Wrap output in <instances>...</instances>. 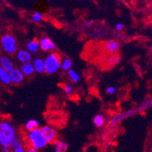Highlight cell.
Segmentation results:
<instances>
[{"label": "cell", "instance_id": "cell-18", "mask_svg": "<svg viewBox=\"0 0 152 152\" xmlns=\"http://www.w3.org/2000/svg\"><path fill=\"white\" fill-rule=\"evenodd\" d=\"M23 147H24V142H23V141L21 139H20V138H17L12 143L11 149H12V151H15Z\"/></svg>", "mask_w": 152, "mask_h": 152}, {"label": "cell", "instance_id": "cell-28", "mask_svg": "<svg viewBox=\"0 0 152 152\" xmlns=\"http://www.w3.org/2000/svg\"><path fill=\"white\" fill-rule=\"evenodd\" d=\"M115 28L117 31H121V30L124 28V25L123 24V23H117V25H116Z\"/></svg>", "mask_w": 152, "mask_h": 152}, {"label": "cell", "instance_id": "cell-3", "mask_svg": "<svg viewBox=\"0 0 152 152\" xmlns=\"http://www.w3.org/2000/svg\"><path fill=\"white\" fill-rule=\"evenodd\" d=\"M45 72L48 74H53L61 68V61L60 55L56 52L49 54L45 59Z\"/></svg>", "mask_w": 152, "mask_h": 152}, {"label": "cell", "instance_id": "cell-7", "mask_svg": "<svg viewBox=\"0 0 152 152\" xmlns=\"http://www.w3.org/2000/svg\"><path fill=\"white\" fill-rule=\"evenodd\" d=\"M16 58L20 61L22 64H23L31 63L32 61V55L29 51L25 50V49H20L18 51L16 54Z\"/></svg>", "mask_w": 152, "mask_h": 152}, {"label": "cell", "instance_id": "cell-27", "mask_svg": "<svg viewBox=\"0 0 152 152\" xmlns=\"http://www.w3.org/2000/svg\"><path fill=\"white\" fill-rule=\"evenodd\" d=\"M94 23V20H92H92H89V21H86L83 24V27H85V28H89V27L92 25V23Z\"/></svg>", "mask_w": 152, "mask_h": 152}, {"label": "cell", "instance_id": "cell-2", "mask_svg": "<svg viewBox=\"0 0 152 152\" xmlns=\"http://www.w3.org/2000/svg\"><path fill=\"white\" fill-rule=\"evenodd\" d=\"M27 142L30 148L37 151L44 148L49 143L42 134L40 128L28 132L27 135Z\"/></svg>", "mask_w": 152, "mask_h": 152}, {"label": "cell", "instance_id": "cell-5", "mask_svg": "<svg viewBox=\"0 0 152 152\" xmlns=\"http://www.w3.org/2000/svg\"><path fill=\"white\" fill-rule=\"evenodd\" d=\"M138 113H139V110L138 109H132V110H129L126 112H124V113L114 114L111 117V119H110V124L112 126H115L118 125L124 119L131 117L132 115H135V114H138Z\"/></svg>", "mask_w": 152, "mask_h": 152}, {"label": "cell", "instance_id": "cell-19", "mask_svg": "<svg viewBox=\"0 0 152 152\" xmlns=\"http://www.w3.org/2000/svg\"><path fill=\"white\" fill-rule=\"evenodd\" d=\"M72 61L69 58H65L61 61V69L64 71H69L71 70Z\"/></svg>", "mask_w": 152, "mask_h": 152}, {"label": "cell", "instance_id": "cell-23", "mask_svg": "<svg viewBox=\"0 0 152 152\" xmlns=\"http://www.w3.org/2000/svg\"><path fill=\"white\" fill-rule=\"evenodd\" d=\"M42 13L39 12H35L32 15V20H34V22H36V23H39L42 20Z\"/></svg>", "mask_w": 152, "mask_h": 152}, {"label": "cell", "instance_id": "cell-12", "mask_svg": "<svg viewBox=\"0 0 152 152\" xmlns=\"http://www.w3.org/2000/svg\"><path fill=\"white\" fill-rule=\"evenodd\" d=\"M20 70L23 74L24 76H31L34 74V72H36L35 67H34V64L33 63H27L23 64L20 66Z\"/></svg>", "mask_w": 152, "mask_h": 152}, {"label": "cell", "instance_id": "cell-9", "mask_svg": "<svg viewBox=\"0 0 152 152\" xmlns=\"http://www.w3.org/2000/svg\"><path fill=\"white\" fill-rule=\"evenodd\" d=\"M10 75L12 83L15 84L21 83L24 79V75L20 69L15 68L12 72H10Z\"/></svg>", "mask_w": 152, "mask_h": 152}, {"label": "cell", "instance_id": "cell-15", "mask_svg": "<svg viewBox=\"0 0 152 152\" xmlns=\"http://www.w3.org/2000/svg\"><path fill=\"white\" fill-rule=\"evenodd\" d=\"M68 145L66 142L62 140H57L54 143L55 152H66Z\"/></svg>", "mask_w": 152, "mask_h": 152}, {"label": "cell", "instance_id": "cell-4", "mask_svg": "<svg viewBox=\"0 0 152 152\" xmlns=\"http://www.w3.org/2000/svg\"><path fill=\"white\" fill-rule=\"evenodd\" d=\"M1 43L3 50L8 54H14L17 52V41L13 36L5 34L2 36Z\"/></svg>", "mask_w": 152, "mask_h": 152}, {"label": "cell", "instance_id": "cell-31", "mask_svg": "<svg viewBox=\"0 0 152 152\" xmlns=\"http://www.w3.org/2000/svg\"><path fill=\"white\" fill-rule=\"evenodd\" d=\"M26 152H38L37 150L34 148H29L27 149V151Z\"/></svg>", "mask_w": 152, "mask_h": 152}, {"label": "cell", "instance_id": "cell-10", "mask_svg": "<svg viewBox=\"0 0 152 152\" xmlns=\"http://www.w3.org/2000/svg\"><path fill=\"white\" fill-rule=\"evenodd\" d=\"M39 43H40L41 49L42 51H45V52L52 51L55 49V44L48 37H43V38L41 39Z\"/></svg>", "mask_w": 152, "mask_h": 152}, {"label": "cell", "instance_id": "cell-30", "mask_svg": "<svg viewBox=\"0 0 152 152\" xmlns=\"http://www.w3.org/2000/svg\"><path fill=\"white\" fill-rule=\"evenodd\" d=\"M26 151H27V150L25 149V148L23 147V148H20V149H18V150L15 151H13V152H26Z\"/></svg>", "mask_w": 152, "mask_h": 152}, {"label": "cell", "instance_id": "cell-1", "mask_svg": "<svg viewBox=\"0 0 152 152\" xmlns=\"http://www.w3.org/2000/svg\"><path fill=\"white\" fill-rule=\"evenodd\" d=\"M17 139L15 127L8 121L0 124V144L2 147H12L14 141Z\"/></svg>", "mask_w": 152, "mask_h": 152}, {"label": "cell", "instance_id": "cell-24", "mask_svg": "<svg viewBox=\"0 0 152 152\" xmlns=\"http://www.w3.org/2000/svg\"><path fill=\"white\" fill-rule=\"evenodd\" d=\"M119 61H120V57L118 55H112L111 57L108 59V64L110 65L117 64H118Z\"/></svg>", "mask_w": 152, "mask_h": 152}, {"label": "cell", "instance_id": "cell-32", "mask_svg": "<svg viewBox=\"0 0 152 152\" xmlns=\"http://www.w3.org/2000/svg\"><path fill=\"white\" fill-rule=\"evenodd\" d=\"M117 37H118V38H122V35H121V34H118V35H117Z\"/></svg>", "mask_w": 152, "mask_h": 152}, {"label": "cell", "instance_id": "cell-29", "mask_svg": "<svg viewBox=\"0 0 152 152\" xmlns=\"http://www.w3.org/2000/svg\"><path fill=\"white\" fill-rule=\"evenodd\" d=\"M2 152H11V148L2 147Z\"/></svg>", "mask_w": 152, "mask_h": 152}, {"label": "cell", "instance_id": "cell-13", "mask_svg": "<svg viewBox=\"0 0 152 152\" xmlns=\"http://www.w3.org/2000/svg\"><path fill=\"white\" fill-rule=\"evenodd\" d=\"M0 80L2 84L5 86H9L12 83L10 73L2 69V67H0Z\"/></svg>", "mask_w": 152, "mask_h": 152}, {"label": "cell", "instance_id": "cell-17", "mask_svg": "<svg viewBox=\"0 0 152 152\" xmlns=\"http://www.w3.org/2000/svg\"><path fill=\"white\" fill-rule=\"evenodd\" d=\"M25 128L28 132L33 131L39 128V122L36 120H30L27 122L25 125Z\"/></svg>", "mask_w": 152, "mask_h": 152}, {"label": "cell", "instance_id": "cell-21", "mask_svg": "<svg viewBox=\"0 0 152 152\" xmlns=\"http://www.w3.org/2000/svg\"><path fill=\"white\" fill-rule=\"evenodd\" d=\"M67 74H68V77L70 79V80H72L74 83L79 82L80 79V77L78 73L76 72L74 70H72V69L69 70Z\"/></svg>", "mask_w": 152, "mask_h": 152}, {"label": "cell", "instance_id": "cell-6", "mask_svg": "<svg viewBox=\"0 0 152 152\" xmlns=\"http://www.w3.org/2000/svg\"><path fill=\"white\" fill-rule=\"evenodd\" d=\"M41 130L49 143H55L57 141V132L53 127L50 126H43L41 128Z\"/></svg>", "mask_w": 152, "mask_h": 152}, {"label": "cell", "instance_id": "cell-22", "mask_svg": "<svg viewBox=\"0 0 152 152\" xmlns=\"http://www.w3.org/2000/svg\"><path fill=\"white\" fill-rule=\"evenodd\" d=\"M151 106H152V99H150L147 102H144L142 104H141L140 107L138 108V110H139V112H142L145 110H146L148 107H151Z\"/></svg>", "mask_w": 152, "mask_h": 152}, {"label": "cell", "instance_id": "cell-25", "mask_svg": "<svg viewBox=\"0 0 152 152\" xmlns=\"http://www.w3.org/2000/svg\"><path fill=\"white\" fill-rule=\"evenodd\" d=\"M64 92H65L67 95H70V94H71L72 91H73V86H72L71 85L67 84V85H66L65 87H64Z\"/></svg>", "mask_w": 152, "mask_h": 152}, {"label": "cell", "instance_id": "cell-26", "mask_svg": "<svg viewBox=\"0 0 152 152\" xmlns=\"http://www.w3.org/2000/svg\"><path fill=\"white\" fill-rule=\"evenodd\" d=\"M116 92V89L114 88V86H108L106 89V92L109 95H113V94L115 93Z\"/></svg>", "mask_w": 152, "mask_h": 152}, {"label": "cell", "instance_id": "cell-11", "mask_svg": "<svg viewBox=\"0 0 152 152\" xmlns=\"http://www.w3.org/2000/svg\"><path fill=\"white\" fill-rule=\"evenodd\" d=\"M106 52L110 54H115L120 49V44L115 40H109L104 45Z\"/></svg>", "mask_w": 152, "mask_h": 152}, {"label": "cell", "instance_id": "cell-33", "mask_svg": "<svg viewBox=\"0 0 152 152\" xmlns=\"http://www.w3.org/2000/svg\"><path fill=\"white\" fill-rule=\"evenodd\" d=\"M151 30H152V26H151Z\"/></svg>", "mask_w": 152, "mask_h": 152}, {"label": "cell", "instance_id": "cell-16", "mask_svg": "<svg viewBox=\"0 0 152 152\" xmlns=\"http://www.w3.org/2000/svg\"><path fill=\"white\" fill-rule=\"evenodd\" d=\"M34 65L35 67V70L38 74H42L45 72V61L41 58H36L34 61Z\"/></svg>", "mask_w": 152, "mask_h": 152}, {"label": "cell", "instance_id": "cell-20", "mask_svg": "<svg viewBox=\"0 0 152 152\" xmlns=\"http://www.w3.org/2000/svg\"><path fill=\"white\" fill-rule=\"evenodd\" d=\"M104 121H105V118H104L103 114H98L94 118L93 122L96 126L102 127L104 124Z\"/></svg>", "mask_w": 152, "mask_h": 152}, {"label": "cell", "instance_id": "cell-8", "mask_svg": "<svg viewBox=\"0 0 152 152\" xmlns=\"http://www.w3.org/2000/svg\"><path fill=\"white\" fill-rule=\"evenodd\" d=\"M0 65L2 69L8 72H12L15 69V64L9 56L3 55L0 58Z\"/></svg>", "mask_w": 152, "mask_h": 152}, {"label": "cell", "instance_id": "cell-14", "mask_svg": "<svg viewBox=\"0 0 152 152\" xmlns=\"http://www.w3.org/2000/svg\"><path fill=\"white\" fill-rule=\"evenodd\" d=\"M40 49V43L39 42L37 41L36 39L30 41L27 44V50L29 51L30 53L36 54Z\"/></svg>", "mask_w": 152, "mask_h": 152}]
</instances>
